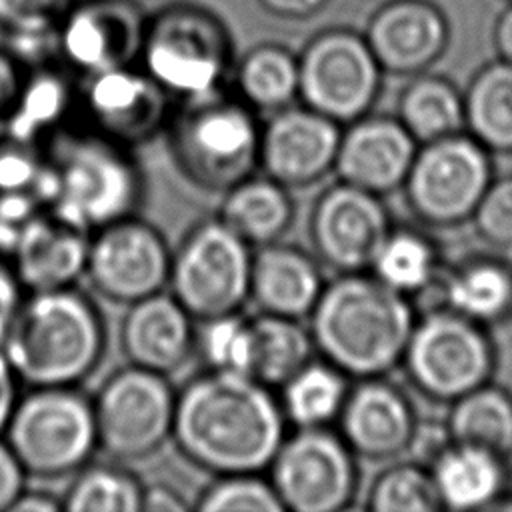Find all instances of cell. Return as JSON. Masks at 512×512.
I'll return each mask as SVG.
<instances>
[{
    "instance_id": "cell-15",
    "label": "cell",
    "mask_w": 512,
    "mask_h": 512,
    "mask_svg": "<svg viewBox=\"0 0 512 512\" xmlns=\"http://www.w3.org/2000/svg\"><path fill=\"white\" fill-rule=\"evenodd\" d=\"M168 102L170 96L132 64L84 76V86L78 90V104L90 128L128 148L148 142L166 128Z\"/></svg>"
},
{
    "instance_id": "cell-45",
    "label": "cell",
    "mask_w": 512,
    "mask_h": 512,
    "mask_svg": "<svg viewBox=\"0 0 512 512\" xmlns=\"http://www.w3.org/2000/svg\"><path fill=\"white\" fill-rule=\"evenodd\" d=\"M26 298V288L16 276L12 264L0 256V344Z\"/></svg>"
},
{
    "instance_id": "cell-9",
    "label": "cell",
    "mask_w": 512,
    "mask_h": 512,
    "mask_svg": "<svg viewBox=\"0 0 512 512\" xmlns=\"http://www.w3.org/2000/svg\"><path fill=\"white\" fill-rule=\"evenodd\" d=\"M178 390L166 374L134 364L114 370L92 396L98 448L118 462L148 458L172 440Z\"/></svg>"
},
{
    "instance_id": "cell-11",
    "label": "cell",
    "mask_w": 512,
    "mask_h": 512,
    "mask_svg": "<svg viewBox=\"0 0 512 512\" xmlns=\"http://www.w3.org/2000/svg\"><path fill=\"white\" fill-rule=\"evenodd\" d=\"M380 84L382 68L354 30H326L298 54V102L342 126L370 112Z\"/></svg>"
},
{
    "instance_id": "cell-42",
    "label": "cell",
    "mask_w": 512,
    "mask_h": 512,
    "mask_svg": "<svg viewBox=\"0 0 512 512\" xmlns=\"http://www.w3.org/2000/svg\"><path fill=\"white\" fill-rule=\"evenodd\" d=\"M46 210L32 192L0 194V256L10 258L30 222Z\"/></svg>"
},
{
    "instance_id": "cell-16",
    "label": "cell",
    "mask_w": 512,
    "mask_h": 512,
    "mask_svg": "<svg viewBox=\"0 0 512 512\" xmlns=\"http://www.w3.org/2000/svg\"><path fill=\"white\" fill-rule=\"evenodd\" d=\"M340 132L342 124L294 102L266 116L258 170L290 190L308 188L334 172Z\"/></svg>"
},
{
    "instance_id": "cell-46",
    "label": "cell",
    "mask_w": 512,
    "mask_h": 512,
    "mask_svg": "<svg viewBox=\"0 0 512 512\" xmlns=\"http://www.w3.org/2000/svg\"><path fill=\"white\" fill-rule=\"evenodd\" d=\"M24 78H26V68L2 46L0 48V118H4L18 94H20V88L24 84Z\"/></svg>"
},
{
    "instance_id": "cell-1",
    "label": "cell",
    "mask_w": 512,
    "mask_h": 512,
    "mask_svg": "<svg viewBox=\"0 0 512 512\" xmlns=\"http://www.w3.org/2000/svg\"><path fill=\"white\" fill-rule=\"evenodd\" d=\"M286 428L274 388L246 374L204 368L178 390L172 442L214 476L264 472Z\"/></svg>"
},
{
    "instance_id": "cell-12",
    "label": "cell",
    "mask_w": 512,
    "mask_h": 512,
    "mask_svg": "<svg viewBox=\"0 0 512 512\" xmlns=\"http://www.w3.org/2000/svg\"><path fill=\"white\" fill-rule=\"evenodd\" d=\"M172 248L164 234L138 214L108 222L88 234L84 278L116 304H132L168 288Z\"/></svg>"
},
{
    "instance_id": "cell-3",
    "label": "cell",
    "mask_w": 512,
    "mask_h": 512,
    "mask_svg": "<svg viewBox=\"0 0 512 512\" xmlns=\"http://www.w3.org/2000/svg\"><path fill=\"white\" fill-rule=\"evenodd\" d=\"M34 196L50 214L90 234L136 214L144 198V172L132 148L92 128L60 130L46 142V162Z\"/></svg>"
},
{
    "instance_id": "cell-20",
    "label": "cell",
    "mask_w": 512,
    "mask_h": 512,
    "mask_svg": "<svg viewBox=\"0 0 512 512\" xmlns=\"http://www.w3.org/2000/svg\"><path fill=\"white\" fill-rule=\"evenodd\" d=\"M118 336L128 364L170 376L194 356L196 318L162 290L126 306Z\"/></svg>"
},
{
    "instance_id": "cell-4",
    "label": "cell",
    "mask_w": 512,
    "mask_h": 512,
    "mask_svg": "<svg viewBox=\"0 0 512 512\" xmlns=\"http://www.w3.org/2000/svg\"><path fill=\"white\" fill-rule=\"evenodd\" d=\"M106 322L76 286L26 292L2 350L28 388L78 386L106 354Z\"/></svg>"
},
{
    "instance_id": "cell-22",
    "label": "cell",
    "mask_w": 512,
    "mask_h": 512,
    "mask_svg": "<svg viewBox=\"0 0 512 512\" xmlns=\"http://www.w3.org/2000/svg\"><path fill=\"white\" fill-rule=\"evenodd\" d=\"M382 72L416 74L444 46V16L426 0H390L378 8L364 34Z\"/></svg>"
},
{
    "instance_id": "cell-26",
    "label": "cell",
    "mask_w": 512,
    "mask_h": 512,
    "mask_svg": "<svg viewBox=\"0 0 512 512\" xmlns=\"http://www.w3.org/2000/svg\"><path fill=\"white\" fill-rule=\"evenodd\" d=\"M276 390L288 426L324 428L336 424L350 390V378L334 364L314 356Z\"/></svg>"
},
{
    "instance_id": "cell-19",
    "label": "cell",
    "mask_w": 512,
    "mask_h": 512,
    "mask_svg": "<svg viewBox=\"0 0 512 512\" xmlns=\"http://www.w3.org/2000/svg\"><path fill=\"white\" fill-rule=\"evenodd\" d=\"M414 142L398 118L364 114L342 126L334 174L382 196L404 184L416 156Z\"/></svg>"
},
{
    "instance_id": "cell-34",
    "label": "cell",
    "mask_w": 512,
    "mask_h": 512,
    "mask_svg": "<svg viewBox=\"0 0 512 512\" xmlns=\"http://www.w3.org/2000/svg\"><path fill=\"white\" fill-rule=\"evenodd\" d=\"M476 136L494 148H512V64L486 68L472 84L466 104Z\"/></svg>"
},
{
    "instance_id": "cell-43",
    "label": "cell",
    "mask_w": 512,
    "mask_h": 512,
    "mask_svg": "<svg viewBox=\"0 0 512 512\" xmlns=\"http://www.w3.org/2000/svg\"><path fill=\"white\" fill-rule=\"evenodd\" d=\"M476 208L480 232L490 242L512 244V180H502L486 188Z\"/></svg>"
},
{
    "instance_id": "cell-5",
    "label": "cell",
    "mask_w": 512,
    "mask_h": 512,
    "mask_svg": "<svg viewBox=\"0 0 512 512\" xmlns=\"http://www.w3.org/2000/svg\"><path fill=\"white\" fill-rule=\"evenodd\" d=\"M260 128L258 114L222 90L186 100L164 130L178 172L196 188L222 194L258 172Z\"/></svg>"
},
{
    "instance_id": "cell-41",
    "label": "cell",
    "mask_w": 512,
    "mask_h": 512,
    "mask_svg": "<svg viewBox=\"0 0 512 512\" xmlns=\"http://www.w3.org/2000/svg\"><path fill=\"white\" fill-rule=\"evenodd\" d=\"M72 6L74 0H0V28L4 34L58 28Z\"/></svg>"
},
{
    "instance_id": "cell-30",
    "label": "cell",
    "mask_w": 512,
    "mask_h": 512,
    "mask_svg": "<svg viewBox=\"0 0 512 512\" xmlns=\"http://www.w3.org/2000/svg\"><path fill=\"white\" fill-rule=\"evenodd\" d=\"M432 480L442 504L470 510L488 504L498 494L502 468L496 454L460 444L458 448L442 452L434 466Z\"/></svg>"
},
{
    "instance_id": "cell-27",
    "label": "cell",
    "mask_w": 512,
    "mask_h": 512,
    "mask_svg": "<svg viewBox=\"0 0 512 512\" xmlns=\"http://www.w3.org/2000/svg\"><path fill=\"white\" fill-rule=\"evenodd\" d=\"M78 104L72 80L54 66L28 70L12 110L4 116L6 124L22 138L46 146L64 130V122Z\"/></svg>"
},
{
    "instance_id": "cell-2",
    "label": "cell",
    "mask_w": 512,
    "mask_h": 512,
    "mask_svg": "<svg viewBox=\"0 0 512 512\" xmlns=\"http://www.w3.org/2000/svg\"><path fill=\"white\" fill-rule=\"evenodd\" d=\"M306 320L316 354L354 380L382 376L396 366L414 330L406 296L368 270L326 282Z\"/></svg>"
},
{
    "instance_id": "cell-25",
    "label": "cell",
    "mask_w": 512,
    "mask_h": 512,
    "mask_svg": "<svg viewBox=\"0 0 512 512\" xmlns=\"http://www.w3.org/2000/svg\"><path fill=\"white\" fill-rule=\"evenodd\" d=\"M294 214L292 190L264 172H252L222 192L216 216L252 248H260L282 240Z\"/></svg>"
},
{
    "instance_id": "cell-23",
    "label": "cell",
    "mask_w": 512,
    "mask_h": 512,
    "mask_svg": "<svg viewBox=\"0 0 512 512\" xmlns=\"http://www.w3.org/2000/svg\"><path fill=\"white\" fill-rule=\"evenodd\" d=\"M320 260L282 240L254 248L250 268V302L258 312L306 320L326 280Z\"/></svg>"
},
{
    "instance_id": "cell-28",
    "label": "cell",
    "mask_w": 512,
    "mask_h": 512,
    "mask_svg": "<svg viewBox=\"0 0 512 512\" xmlns=\"http://www.w3.org/2000/svg\"><path fill=\"white\" fill-rule=\"evenodd\" d=\"M236 96L256 114H274L298 100V56L278 44H262L234 68Z\"/></svg>"
},
{
    "instance_id": "cell-44",
    "label": "cell",
    "mask_w": 512,
    "mask_h": 512,
    "mask_svg": "<svg viewBox=\"0 0 512 512\" xmlns=\"http://www.w3.org/2000/svg\"><path fill=\"white\" fill-rule=\"evenodd\" d=\"M26 470L0 434V512H10L14 500L26 488Z\"/></svg>"
},
{
    "instance_id": "cell-7",
    "label": "cell",
    "mask_w": 512,
    "mask_h": 512,
    "mask_svg": "<svg viewBox=\"0 0 512 512\" xmlns=\"http://www.w3.org/2000/svg\"><path fill=\"white\" fill-rule=\"evenodd\" d=\"M140 68L182 102L224 90L232 48L224 26L194 6H170L144 26Z\"/></svg>"
},
{
    "instance_id": "cell-33",
    "label": "cell",
    "mask_w": 512,
    "mask_h": 512,
    "mask_svg": "<svg viewBox=\"0 0 512 512\" xmlns=\"http://www.w3.org/2000/svg\"><path fill=\"white\" fill-rule=\"evenodd\" d=\"M458 444L504 454L512 448V402L498 390L466 392L450 418Z\"/></svg>"
},
{
    "instance_id": "cell-50",
    "label": "cell",
    "mask_w": 512,
    "mask_h": 512,
    "mask_svg": "<svg viewBox=\"0 0 512 512\" xmlns=\"http://www.w3.org/2000/svg\"><path fill=\"white\" fill-rule=\"evenodd\" d=\"M260 4L274 16L308 18L328 4V0H260Z\"/></svg>"
},
{
    "instance_id": "cell-6",
    "label": "cell",
    "mask_w": 512,
    "mask_h": 512,
    "mask_svg": "<svg viewBox=\"0 0 512 512\" xmlns=\"http://www.w3.org/2000/svg\"><path fill=\"white\" fill-rule=\"evenodd\" d=\"M28 476L62 478L98 448L92 398L78 386H38L18 396L2 432Z\"/></svg>"
},
{
    "instance_id": "cell-51",
    "label": "cell",
    "mask_w": 512,
    "mask_h": 512,
    "mask_svg": "<svg viewBox=\"0 0 512 512\" xmlns=\"http://www.w3.org/2000/svg\"><path fill=\"white\" fill-rule=\"evenodd\" d=\"M496 42L504 58L512 64V8H508L496 28Z\"/></svg>"
},
{
    "instance_id": "cell-14",
    "label": "cell",
    "mask_w": 512,
    "mask_h": 512,
    "mask_svg": "<svg viewBox=\"0 0 512 512\" xmlns=\"http://www.w3.org/2000/svg\"><path fill=\"white\" fill-rule=\"evenodd\" d=\"M488 174V160L478 144L454 134L426 142L404 180L408 202L426 220L452 222L478 206Z\"/></svg>"
},
{
    "instance_id": "cell-10",
    "label": "cell",
    "mask_w": 512,
    "mask_h": 512,
    "mask_svg": "<svg viewBox=\"0 0 512 512\" xmlns=\"http://www.w3.org/2000/svg\"><path fill=\"white\" fill-rule=\"evenodd\" d=\"M266 476L284 512H342L360 478L356 454L334 426L286 432Z\"/></svg>"
},
{
    "instance_id": "cell-37",
    "label": "cell",
    "mask_w": 512,
    "mask_h": 512,
    "mask_svg": "<svg viewBox=\"0 0 512 512\" xmlns=\"http://www.w3.org/2000/svg\"><path fill=\"white\" fill-rule=\"evenodd\" d=\"M440 504L432 474L414 464H396L378 474L366 498L374 512H432Z\"/></svg>"
},
{
    "instance_id": "cell-29",
    "label": "cell",
    "mask_w": 512,
    "mask_h": 512,
    "mask_svg": "<svg viewBox=\"0 0 512 512\" xmlns=\"http://www.w3.org/2000/svg\"><path fill=\"white\" fill-rule=\"evenodd\" d=\"M252 332V378L274 390L318 356L310 328L304 320L258 312L252 316Z\"/></svg>"
},
{
    "instance_id": "cell-40",
    "label": "cell",
    "mask_w": 512,
    "mask_h": 512,
    "mask_svg": "<svg viewBox=\"0 0 512 512\" xmlns=\"http://www.w3.org/2000/svg\"><path fill=\"white\" fill-rule=\"evenodd\" d=\"M46 146L16 134L0 118V194L32 192L44 170Z\"/></svg>"
},
{
    "instance_id": "cell-36",
    "label": "cell",
    "mask_w": 512,
    "mask_h": 512,
    "mask_svg": "<svg viewBox=\"0 0 512 512\" xmlns=\"http://www.w3.org/2000/svg\"><path fill=\"white\" fill-rule=\"evenodd\" d=\"M368 272L404 296L420 292L434 274L432 246L416 232L390 228Z\"/></svg>"
},
{
    "instance_id": "cell-18",
    "label": "cell",
    "mask_w": 512,
    "mask_h": 512,
    "mask_svg": "<svg viewBox=\"0 0 512 512\" xmlns=\"http://www.w3.org/2000/svg\"><path fill=\"white\" fill-rule=\"evenodd\" d=\"M144 26L128 0L74 2L58 24V58L82 76L132 64Z\"/></svg>"
},
{
    "instance_id": "cell-39",
    "label": "cell",
    "mask_w": 512,
    "mask_h": 512,
    "mask_svg": "<svg viewBox=\"0 0 512 512\" xmlns=\"http://www.w3.org/2000/svg\"><path fill=\"white\" fill-rule=\"evenodd\" d=\"M448 300L460 314L488 320L510 304L512 280L494 264H476L448 284Z\"/></svg>"
},
{
    "instance_id": "cell-32",
    "label": "cell",
    "mask_w": 512,
    "mask_h": 512,
    "mask_svg": "<svg viewBox=\"0 0 512 512\" xmlns=\"http://www.w3.org/2000/svg\"><path fill=\"white\" fill-rule=\"evenodd\" d=\"M398 120L414 140L432 142L454 134L462 120V106L446 80L422 76L402 90Z\"/></svg>"
},
{
    "instance_id": "cell-17",
    "label": "cell",
    "mask_w": 512,
    "mask_h": 512,
    "mask_svg": "<svg viewBox=\"0 0 512 512\" xmlns=\"http://www.w3.org/2000/svg\"><path fill=\"white\" fill-rule=\"evenodd\" d=\"M402 358L412 380L442 398L470 392L490 368V352L482 334L450 314H436L414 326Z\"/></svg>"
},
{
    "instance_id": "cell-21",
    "label": "cell",
    "mask_w": 512,
    "mask_h": 512,
    "mask_svg": "<svg viewBox=\"0 0 512 512\" xmlns=\"http://www.w3.org/2000/svg\"><path fill=\"white\" fill-rule=\"evenodd\" d=\"M334 428L356 458L388 460L410 446L414 414L406 396L382 376L360 378L350 386Z\"/></svg>"
},
{
    "instance_id": "cell-8",
    "label": "cell",
    "mask_w": 512,
    "mask_h": 512,
    "mask_svg": "<svg viewBox=\"0 0 512 512\" xmlns=\"http://www.w3.org/2000/svg\"><path fill=\"white\" fill-rule=\"evenodd\" d=\"M254 248L218 216L198 220L172 250L168 288L196 318L242 312Z\"/></svg>"
},
{
    "instance_id": "cell-31",
    "label": "cell",
    "mask_w": 512,
    "mask_h": 512,
    "mask_svg": "<svg viewBox=\"0 0 512 512\" xmlns=\"http://www.w3.org/2000/svg\"><path fill=\"white\" fill-rule=\"evenodd\" d=\"M144 484L120 464H84L60 494L68 512H142Z\"/></svg>"
},
{
    "instance_id": "cell-35",
    "label": "cell",
    "mask_w": 512,
    "mask_h": 512,
    "mask_svg": "<svg viewBox=\"0 0 512 512\" xmlns=\"http://www.w3.org/2000/svg\"><path fill=\"white\" fill-rule=\"evenodd\" d=\"M194 354L202 358L206 370L252 376V316L232 312L196 320Z\"/></svg>"
},
{
    "instance_id": "cell-48",
    "label": "cell",
    "mask_w": 512,
    "mask_h": 512,
    "mask_svg": "<svg viewBox=\"0 0 512 512\" xmlns=\"http://www.w3.org/2000/svg\"><path fill=\"white\" fill-rule=\"evenodd\" d=\"M18 384L20 380L16 378L2 346H0V434L4 432V426L10 418V412L18 400Z\"/></svg>"
},
{
    "instance_id": "cell-38",
    "label": "cell",
    "mask_w": 512,
    "mask_h": 512,
    "mask_svg": "<svg viewBox=\"0 0 512 512\" xmlns=\"http://www.w3.org/2000/svg\"><path fill=\"white\" fill-rule=\"evenodd\" d=\"M200 512H284L262 472L218 474L196 498Z\"/></svg>"
},
{
    "instance_id": "cell-13",
    "label": "cell",
    "mask_w": 512,
    "mask_h": 512,
    "mask_svg": "<svg viewBox=\"0 0 512 512\" xmlns=\"http://www.w3.org/2000/svg\"><path fill=\"white\" fill-rule=\"evenodd\" d=\"M390 228L380 196L342 180L324 188L308 214L312 254L334 274L368 270Z\"/></svg>"
},
{
    "instance_id": "cell-49",
    "label": "cell",
    "mask_w": 512,
    "mask_h": 512,
    "mask_svg": "<svg viewBox=\"0 0 512 512\" xmlns=\"http://www.w3.org/2000/svg\"><path fill=\"white\" fill-rule=\"evenodd\" d=\"M62 496L44 492V490H28L24 488L22 494L14 500L10 512H60Z\"/></svg>"
},
{
    "instance_id": "cell-24",
    "label": "cell",
    "mask_w": 512,
    "mask_h": 512,
    "mask_svg": "<svg viewBox=\"0 0 512 512\" xmlns=\"http://www.w3.org/2000/svg\"><path fill=\"white\" fill-rule=\"evenodd\" d=\"M88 232L42 210L20 236L8 262L26 292L76 286L84 276Z\"/></svg>"
},
{
    "instance_id": "cell-47",
    "label": "cell",
    "mask_w": 512,
    "mask_h": 512,
    "mask_svg": "<svg viewBox=\"0 0 512 512\" xmlns=\"http://www.w3.org/2000/svg\"><path fill=\"white\" fill-rule=\"evenodd\" d=\"M194 508L178 488L166 482H156L144 486L142 492V512H184Z\"/></svg>"
}]
</instances>
